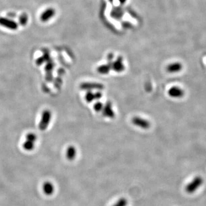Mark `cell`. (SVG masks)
I'll use <instances>...</instances> for the list:
<instances>
[{
    "label": "cell",
    "mask_w": 206,
    "mask_h": 206,
    "mask_svg": "<svg viewBox=\"0 0 206 206\" xmlns=\"http://www.w3.org/2000/svg\"><path fill=\"white\" fill-rule=\"evenodd\" d=\"M101 112L103 116L106 118H114L115 117V112L112 105L110 102H107L105 105H104L103 109Z\"/></svg>",
    "instance_id": "9"
},
{
    "label": "cell",
    "mask_w": 206,
    "mask_h": 206,
    "mask_svg": "<svg viewBox=\"0 0 206 206\" xmlns=\"http://www.w3.org/2000/svg\"><path fill=\"white\" fill-rule=\"evenodd\" d=\"M111 70V66L108 63L100 65L97 68V71L101 75H107Z\"/></svg>",
    "instance_id": "14"
},
{
    "label": "cell",
    "mask_w": 206,
    "mask_h": 206,
    "mask_svg": "<svg viewBox=\"0 0 206 206\" xmlns=\"http://www.w3.org/2000/svg\"><path fill=\"white\" fill-rule=\"evenodd\" d=\"M85 100L88 103H91L94 100H96V93L93 92L92 91H88L85 96Z\"/></svg>",
    "instance_id": "15"
},
{
    "label": "cell",
    "mask_w": 206,
    "mask_h": 206,
    "mask_svg": "<svg viewBox=\"0 0 206 206\" xmlns=\"http://www.w3.org/2000/svg\"><path fill=\"white\" fill-rule=\"evenodd\" d=\"M168 94L171 97L178 99L181 98L184 96L185 92L180 87L174 86L168 90Z\"/></svg>",
    "instance_id": "8"
},
{
    "label": "cell",
    "mask_w": 206,
    "mask_h": 206,
    "mask_svg": "<svg viewBox=\"0 0 206 206\" xmlns=\"http://www.w3.org/2000/svg\"><path fill=\"white\" fill-rule=\"evenodd\" d=\"M42 190L45 195L49 196L54 193L55 187L50 181H46L42 185Z\"/></svg>",
    "instance_id": "11"
},
{
    "label": "cell",
    "mask_w": 206,
    "mask_h": 206,
    "mask_svg": "<svg viewBox=\"0 0 206 206\" xmlns=\"http://www.w3.org/2000/svg\"><path fill=\"white\" fill-rule=\"evenodd\" d=\"M108 63L110 64L111 69L118 73L122 72L125 69V66L123 63V59L122 57H119L115 61L108 62Z\"/></svg>",
    "instance_id": "6"
},
{
    "label": "cell",
    "mask_w": 206,
    "mask_h": 206,
    "mask_svg": "<svg viewBox=\"0 0 206 206\" xmlns=\"http://www.w3.org/2000/svg\"><path fill=\"white\" fill-rule=\"evenodd\" d=\"M128 204V201L126 199L122 198L119 199L112 206H126Z\"/></svg>",
    "instance_id": "17"
},
{
    "label": "cell",
    "mask_w": 206,
    "mask_h": 206,
    "mask_svg": "<svg viewBox=\"0 0 206 206\" xmlns=\"http://www.w3.org/2000/svg\"><path fill=\"white\" fill-rule=\"evenodd\" d=\"M132 122L135 126L144 130L149 128L151 126L150 122L148 120L139 116H135L132 118Z\"/></svg>",
    "instance_id": "5"
},
{
    "label": "cell",
    "mask_w": 206,
    "mask_h": 206,
    "mask_svg": "<svg viewBox=\"0 0 206 206\" xmlns=\"http://www.w3.org/2000/svg\"><path fill=\"white\" fill-rule=\"evenodd\" d=\"M28 16L26 13L22 14L19 18V24L22 26H25L28 22Z\"/></svg>",
    "instance_id": "16"
},
{
    "label": "cell",
    "mask_w": 206,
    "mask_h": 206,
    "mask_svg": "<svg viewBox=\"0 0 206 206\" xmlns=\"http://www.w3.org/2000/svg\"><path fill=\"white\" fill-rule=\"evenodd\" d=\"M77 155V150L74 146H70L66 150V157L69 160H73L75 159Z\"/></svg>",
    "instance_id": "12"
},
{
    "label": "cell",
    "mask_w": 206,
    "mask_h": 206,
    "mask_svg": "<svg viewBox=\"0 0 206 206\" xmlns=\"http://www.w3.org/2000/svg\"><path fill=\"white\" fill-rule=\"evenodd\" d=\"M103 107H104V104L100 101L96 102L93 106V108L96 112H101L102 110L103 109Z\"/></svg>",
    "instance_id": "18"
},
{
    "label": "cell",
    "mask_w": 206,
    "mask_h": 206,
    "mask_svg": "<svg viewBox=\"0 0 206 206\" xmlns=\"http://www.w3.org/2000/svg\"><path fill=\"white\" fill-rule=\"evenodd\" d=\"M183 68V65L181 63L175 62L169 64L167 67V71L170 73H175L181 71Z\"/></svg>",
    "instance_id": "10"
},
{
    "label": "cell",
    "mask_w": 206,
    "mask_h": 206,
    "mask_svg": "<svg viewBox=\"0 0 206 206\" xmlns=\"http://www.w3.org/2000/svg\"><path fill=\"white\" fill-rule=\"evenodd\" d=\"M52 116V115L51 111L46 110L42 112L41 119L38 124V127L40 130L42 131L46 130L51 122Z\"/></svg>",
    "instance_id": "1"
},
{
    "label": "cell",
    "mask_w": 206,
    "mask_h": 206,
    "mask_svg": "<svg viewBox=\"0 0 206 206\" xmlns=\"http://www.w3.org/2000/svg\"><path fill=\"white\" fill-rule=\"evenodd\" d=\"M118 1H119V2L120 4H124L126 2L127 0H118Z\"/></svg>",
    "instance_id": "19"
},
{
    "label": "cell",
    "mask_w": 206,
    "mask_h": 206,
    "mask_svg": "<svg viewBox=\"0 0 206 206\" xmlns=\"http://www.w3.org/2000/svg\"><path fill=\"white\" fill-rule=\"evenodd\" d=\"M35 143L36 142L26 139L25 141L22 144V147L27 151H31L35 147Z\"/></svg>",
    "instance_id": "13"
},
{
    "label": "cell",
    "mask_w": 206,
    "mask_h": 206,
    "mask_svg": "<svg viewBox=\"0 0 206 206\" xmlns=\"http://www.w3.org/2000/svg\"><path fill=\"white\" fill-rule=\"evenodd\" d=\"M0 26L8 29L16 30L18 29V24L17 22L9 18L0 17Z\"/></svg>",
    "instance_id": "3"
},
{
    "label": "cell",
    "mask_w": 206,
    "mask_h": 206,
    "mask_svg": "<svg viewBox=\"0 0 206 206\" xmlns=\"http://www.w3.org/2000/svg\"><path fill=\"white\" fill-rule=\"evenodd\" d=\"M203 179L201 177H196L185 187V191L189 193H193L203 184Z\"/></svg>",
    "instance_id": "2"
},
{
    "label": "cell",
    "mask_w": 206,
    "mask_h": 206,
    "mask_svg": "<svg viewBox=\"0 0 206 206\" xmlns=\"http://www.w3.org/2000/svg\"><path fill=\"white\" fill-rule=\"evenodd\" d=\"M56 13V11L55 9L53 8H47L40 15V19L42 22H46L51 20L53 17H54Z\"/></svg>",
    "instance_id": "7"
},
{
    "label": "cell",
    "mask_w": 206,
    "mask_h": 206,
    "mask_svg": "<svg viewBox=\"0 0 206 206\" xmlns=\"http://www.w3.org/2000/svg\"><path fill=\"white\" fill-rule=\"evenodd\" d=\"M104 85L101 83H95V82H85L80 85V88L83 90L88 91H100L104 89Z\"/></svg>",
    "instance_id": "4"
}]
</instances>
